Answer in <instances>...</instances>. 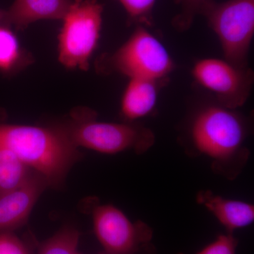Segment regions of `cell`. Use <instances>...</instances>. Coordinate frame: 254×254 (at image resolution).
<instances>
[{
	"label": "cell",
	"instance_id": "7a4b0ae2",
	"mask_svg": "<svg viewBox=\"0 0 254 254\" xmlns=\"http://www.w3.org/2000/svg\"><path fill=\"white\" fill-rule=\"evenodd\" d=\"M7 149L59 188L74 164L81 158L59 125L51 126L0 123V149Z\"/></svg>",
	"mask_w": 254,
	"mask_h": 254
},
{
	"label": "cell",
	"instance_id": "4fadbf2b",
	"mask_svg": "<svg viewBox=\"0 0 254 254\" xmlns=\"http://www.w3.org/2000/svg\"><path fill=\"white\" fill-rule=\"evenodd\" d=\"M32 63L31 55L21 47L9 26L0 25V72L11 76Z\"/></svg>",
	"mask_w": 254,
	"mask_h": 254
},
{
	"label": "cell",
	"instance_id": "3957f363",
	"mask_svg": "<svg viewBox=\"0 0 254 254\" xmlns=\"http://www.w3.org/2000/svg\"><path fill=\"white\" fill-rule=\"evenodd\" d=\"M97 118L94 110L76 108L59 125L76 148L104 154H117L127 150L142 154L154 145V133L148 127L128 122H100Z\"/></svg>",
	"mask_w": 254,
	"mask_h": 254
},
{
	"label": "cell",
	"instance_id": "7c38bea8",
	"mask_svg": "<svg viewBox=\"0 0 254 254\" xmlns=\"http://www.w3.org/2000/svg\"><path fill=\"white\" fill-rule=\"evenodd\" d=\"M196 200L213 214L229 233L250 226L254 221V205L252 203L225 198L210 190H200Z\"/></svg>",
	"mask_w": 254,
	"mask_h": 254
},
{
	"label": "cell",
	"instance_id": "ac0fdd59",
	"mask_svg": "<svg viewBox=\"0 0 254 254\" xmlns=\"http://www.w3.org/2000/svg\"><path fill=\"white\" fill-rule=\"evenodd\" d=\"M0 254H33L27 244L14 231L0 232Z\"/></svg>",
	"mask_w": 254,
	"mask_h": 254
},
{
	"label": "cell",
	"instance_id": "30bf717a",
	"mask_svg": "<svg viewBox=\"0 0 254 254\" xmlns=\"http://www.w3.org/2000/svg\"><path fill=\"white\" fill-rule=\"evenodd\" d=\"M168 80L128 78L120 103V114L125 122L135 123L153 113L158 102L159 92L167 84Z\"/></svg>",
	"mask_w": 254,
	"mask_h": 254
},
{
	"label": "cell",
	"instance_id": "52a82bcc",
	"mask_svg": "<svg viewBox=\"0 0 254 254\" xmlns=\"http://www.w3.org/2000/svg\"><path fill=\"white\" fill-rule=\"evenodd\" d=\"M191 74L199 86L213 95L215 103L233 110L245 104L254 81V71L250 66L239 67L216 58L195 62Z\"/></svg>",
	"mask_w": 254,
	"mask_h": 254
},
{
	"label": "cell",
	"instance_id": "5b68a950",
	"mask_svg": "<svg viewBox=\"0 0 254 254\" xmlns=\"http://www.w3.org/2000/svg\"><path fill=\"white\" fill-rule=\"evenodd\" d=\"M103 13L98 0H73L58 37V60L65 68L88 71L100 40Z\"/></svg>",
	"mask_w": 254,
	"mask_h": 254
},
{
	"label": "cell",
	"instance_id": "6da1fadb",
	"mask_svg": "<svg viewBox=\"0 0 254 254\" xmlns=\"http://www.w3.org/2000/svg\"><path fill=\"white\" fill-rule=\"evenodd\" d=\"M249 133L250 125L244 115L214 102L193 115L189 139L195 153L211 160L214 170L232 180L250 157L245 145Z\"/></svg>",
	"mask_w": 254,
	"mask_h": 254
},
{
	"label": "cell",
	"instance_id": "277c9868",
	"mask_svg": "<svg viewBox=\"0 0 254 254\" xmlns=\"http://www.w3.org/2000/svg\"><path fill=\"white\" fill-rule=\"evenodd\" d=\"M100 73H118L127 77L167 79L175 68L171 55L145 26H136L118 50L103 55L97 62Z\"/></svg>",
	"mask_w": 254,
	"mask_h": 254
},
{
	"label": "cell",
	"instance_id": "8992f818",
	"mask_svg": "<svg viewBox=\"0 0 254 254\" xmlns=\"http://www.w3.org/2000/svg\"><path fill=\"white\" fill-rule=\"evenodd\" d=\"M201 16L218 38L224 60L247 67L254 35V0H211Z\"/></svg>",
	"mask_w": 254,
	"mask_h": 254
},
{
	"label": "cell",
	"instance_id": "5bb4252c",
	"mask_svg": "<svg viewBox=\"0 0 254 254\" xmlns=\"http://www.w3.org/2000/svg\"><path fill=\"white\" fill-rule=\"evenodd\" d=\"M37 172L12 152L0 149V197L23 187Z\"/></svg>",
	"mask_w": 254,
	"mask_h": 254
},
{
	"label": "cell",
	"instance_id": "ffe728a7",
	"mask_svg": "<svg viewBox=\"0 0 254 254\" xmlns=\"http://www.w3.org/2000/svg\"><path fill=\"white\" fill-rule=\"evenodd\" d=\"M5 17H6V10L0 9V25H5Z\"/></svg>",
	"mask_w": 254,
	"mask_h": 254
},
{
	"label": "cell",
	"instance_id": "9a60e30c",
	"mask_svg": "<svg viewBox=\"0 0 254 254\" xmlns=\"http://www.w3.org/2000/svg\"><path fill=\"white\" fill-rule=\"evenodd\" d=\"M79 238L74 227H64L41 244L37 254H81L78 250Z\"/></svg>",
	"mask_w": 254,
	"mask_h": 254
},
{
	"label": "cell",
	"instance_id": "9c48e42d",
	"mask_svg": "<svg viewBox=\"0 0 254 254\" xmlns=\"http://www.w3.org/2000/svg\"><path fill=\"white\" fill-rule=\"evenodd\" d=\"M49 185L36 173L18 190L0 197V232L14 231L27 222L36 202Z\"/></svg>",
	"mask_w": 254,
	"mask_h": 254
},
{
	"label": "cell",
	"instance_id": "e0dca14e",
	"mask_svg": "<svg viewBox=\"0 0 254 254\" xmlns=\"http://www.w3.org/2000/svg\"><path fill=\"white\" fill-rule=\"evenodd\" d=\"M126 11L128 23L136 26H152L156 0H117Z\"/></svg>",
	"mask_w": 254,
	"mask_h": 254
},
{
	"label": "cell",
	"instance_id": "2e32d148",
	"mask_svg": "<svg viewBox=\"0 0 254 254\" xmlns=\"http://www.w3.org/2000/svg\"><path fill=\"white\" fill-rule=\"evenodd\" d=\"M211 0H174L180 8L178 14L173 18L172 24L177 31H188L197 16L201 15L203 10Z\"/></svg>",
	"mask_w": 254,
	"mask_h": 254
},
{
	"label": "cell",
	"instance_id": "ba28073f",
	"mask_svg": "<svg viewBox=\"0 0 254 254\" xmlns=\"http://www.w3.org/2000/svg\"><path fill=\"white\" fill-rule=\"evenodd\" d=\"M91 216L95 236L106 254H136L153 237L149 225L131 221L113 205H93Z\"/></svg>",
	"mask_w": 254,
	"mask_h": 254
},
{
	"label": "cell",
	"instance_id": "8fae6325",
	"mask_svg": "<svg viewBox=\"0 0 254 254\" xmlns=\"http://www.w3.org/2000/svg\"><path fill=\"white\" fill-rule=\"evenodd\" d=\"M73 0H14L6 10L5 25L23 30L41 20H63Z\"/></svg>",
	"mask_w": 254,
	"mask_h": 254
},
{
	"label": "cell",
	"instance_id": "d6986e66",
	"mask_svg": "<svg viewBox=\"0 0 254 254\" xmlns=\"http://www.w3.org/2000/svg\"><path fill=\"white\" fill-rule=\"evenodd\" d=\"M238 242L232 233L220 235L197 254H236Z\"/></svg>",
	"mask_w": 254,
	"mask_h": 254
}]
</instances>
